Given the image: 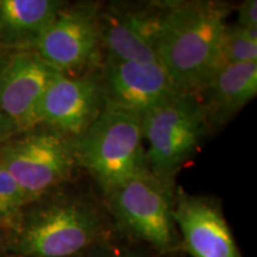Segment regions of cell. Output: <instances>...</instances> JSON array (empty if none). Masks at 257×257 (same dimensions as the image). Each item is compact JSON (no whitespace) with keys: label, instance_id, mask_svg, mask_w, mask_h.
Instances as JSON below:
<instances>
[{"label":"cell","instance_id":"obj_1","mask_svg":"<svg viewBox=\"0 0 257 257\" xmlns=\"http://www.w3.org/2000/svg\"><path fill=\"white\" fill-rule=\"evenodd\" d=\"M156 51L176 89L198 93L221 66L229 6L218 2H166Z\"/></svg>","mask_w":257,"mask_h":257},{"label":"cell","instance_id":"obj_2","mask_svg":"<svg viewBox=\"0 0 257 257\" xmlns=\"http://www.w3.org/2000/svg\"><path fill=\"white\" fill-rule=\"evenodd\" d=\"M8 232L15 257H79L100 238L102 219L88 199L60 188L29 202Z\"/></svg>","mask_w":257,"mask_h":257},{"label":"cell","instance_id":"obj_3","mask_svg":"<svg viewBox=\"0 0 257 257\" xmlns=\"http://www.w3.org/2000/svg\"><path fill=\"white\" fill-rule=\"evenodd\" d=\"M141 125L150 173L169 186L211 130L198 93L181 91L147 112Z\"/></svg>","mask_w":257,"mask_h":257},{"label":"cell","instance_id":"obj_4","mask_svg":"<svg viewBox=\"0 0 257 257\" xmlns=\"http://www.w3.org/2000/svg\"><path fill=\"white\" fill-rule=\"evenodd\" d=\"M80 168L104 194L150 173L140 118L105 106L82 136L74 141Z\"/></svg>","mask_w":257,"mask_h":257},{"label":"cell","instance_id":"obj_5","mask_svg":"<svg viewBox=\"0 0 257 257\" xmlns=\"http://www.w3.org/2000/svg\"><path fill=\"white\" fill-rule=\"evenodd\" d=\"M0 163L29 202L64 187L80 168L72 138L37 125L0 144Z\"/></svg>","mask_w":257,"mask_h":257},{"label":"cell","instance_id":"obj_6","mask_svg":"<svg viewBox=\"0 0 257 257\" xmlns=\"http://www.w3.org/2000/svg\"><path fill=\"white\" fill-rule=\"evenodd\" d=\"M174 186L152 173L137 176L106 193V201L118 224L135 238L161 252L175 246Z\"/></svg>","mask_w":257,"mask_h":257},{"label":"cell","instance_id":"obj_7","mask_svg":"<svg viewBox=\"0 0 257 257\" xmlns=\"http://www.w3.org/2000/svg\"><path fill=\"white\" fill-rule=\"evenodd\" d=\"M99 5L64 4L32 50L63 74H87L101 63Z\"/></svg>","mask_w":257,"mask_h":257},{"label":"cell","instance_id":"obj_8","mask_svg":"<svg viewBox=\"0 0 257 257\" xmlns=\"http://www.w3.org/2000/svg\"><path fill=\"white\" fill-rule=\"evenodd\" d=\"M99 75L59 73L41 101L38 119L64 136L78 140L105 108Z\"/></svg>","mask_w":257,"mask_h":257},{"label":"cell","instance_id":"obj_9","mask_svg":"<svg viewBox=\"0 0 257 257\" xmlns=\"http://www.w3.org/2000/svg\"><path fill=\"white\" fill-rule=\"evenodd\" d=\"M99 79L106 106L140 119L179 91L160 62H134L105 57Z\"/></svg>","mask_w":257,"mask_h":257},{"label":"cell","instance_id":"obj_10","mask_svg":"<svg viewBox=\"0 0 257 257\" xmlns=\"http://www.w3.org/2000/svg\"><path fill=\"white\" fill-rule=\"evenodd\" d=\"M162 5L99 6L101 43L107 59L159 62L156 51Z\"/></svg>","mask_w":257,"mask_h":257},{"label":"cell","instance_id":"obj_11","mask_svg":"<svg viewBox=\"0 0 257 257\" xmlns=\"http://www.w3.org/2000/svg\"><path fill=\"white\" fill-rule=\"evenodd\" d=\"M59 73L34 50L10 54L0 73V108L19 133L40 125L41 101Z\"/></svg>","mask_w":257,"mask_h":257},{"label":"cell","instance_id":"obj_12","mask_svg":"<svg viewBox=\"0 0 257 257\" xmlns=\"http://www.w3.org/2000/svg\"><path fill=\"white\" fill-rule=\"evenodd\" d=\"M175 225L192 257H242L229 225L214 199L174 192Z\"/></svg>","mask_w":257,"mask_h":257},{"label":"cell","instance_id":"obj_13","mask_svg":"<svg viewBox=\"0 0 257 257\" xmlns=\"http://www.w3.org/2000/svg\"><path fill=\"white\" fill-rule=\"evenodd\" d=\"M257 94V62L221 64L198 92L211 128L232 119Z\"/></svg>","mask_w":257,"mask_h":257},{"label":"cell","instance_id":"obj_14","mask_svg":"<svg viewBox=\"0 0 257 257\" xmlns=\"http://www.w3.org/2000/svg\"><path fill=\"white\" fill-rule=\"evenodd\" d=\"M64 4L61 0H0V47L32 50Z\"/></svg>","mask_w":257,"mask_h":257},{"label":"cell","instance_id":"obj_15","mask_svg":"<svg viewBox=\"0 0 257 257\" xmlns=\"http://www.w3.org/2000/svg\"><path fill=\"white\" fill-rule=\"evenodd\" d=\"M221 64L257 62V30L227 27L220 48Z\"/></svg>","mask_w":257,"mask_h":257},{"label":"cell","instance_id":"obj_16","mask_svg":"<svg viewBox=\"0 0 257 257\" xmlns=\"http://www.w3.org/2000/svg\"><path fill=\"white\" fill-rule=\"evenodd\" d=\"M238 27L257 30V2L246 0L237 10V24Z\"/></svg>","mask_w":257,"mask_h":257},{"label":"cell","instance_id":"obj_17","mask_svg":"<svg viewBox=\"0 0 257 257\" xmlns=\"http://www.w3.org/2000/svg\"><path fill=\"white\" fill-rule=\"evenodd\" d=\"M18 133L19 130L16 124L0 108V144L5 143L6 141H9Z\"/></svg>","mask_w":257,"mask_h":257},{"label":"cell","instance_id":"obj_18","mask_svg":"<svg viewBox=\"0 0 257 257\" xmlns=\"http://www.w3.org/2000/svg\"><path fill=\"white\" fill-rule=\"evenodd\" d=\"M9 56H10V54H6V50L3 49V48L0 47V73H2L3 68L5 67L6 62H8Z\"/></svg>","mask_w":257,"mask_h":257},{"label":"cell","instance_id":"obj_19","mask_svg":"<svg viewBox=\"0 0 257 257\" xmlns=\"http://www.w3.org/2000/svg\"><path fill=\"white\" fill-rule=\"evenodd\" d=\"M114 257H135V256H114Z\"/></svg>","mask_w":257,"mask_h":257},{"label":"cell","instance_id":"obj_20","mask_svg":"<svg viewBox=\"0 0 257 257\" xmlns=\"http://www.w3.org/2000/svg\"><path fill=\"white\" fill-rule=\"evenodd\" d=\"M3 232H4V230H0V237H2V234H3Z\"/></svg>","mask_w":257,"mask_h":257},{"label":"cell","instance_id":"obj_21","mask_svg":"<svg viewBox=\"0 0 257 257\" xmlns=\"http://www.w3.org/2000/svg\"><path fill=\"white\" fill-rule=\"evenodd\" d=\"M0 257H14V256H2L0 255Z\"/></svg>","mask_w":257,"mask_h":257}]
</instances>
